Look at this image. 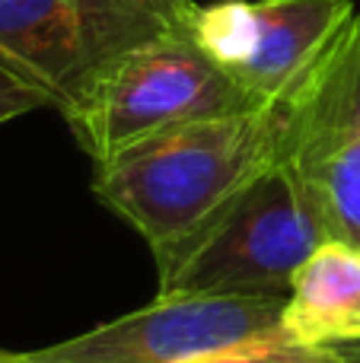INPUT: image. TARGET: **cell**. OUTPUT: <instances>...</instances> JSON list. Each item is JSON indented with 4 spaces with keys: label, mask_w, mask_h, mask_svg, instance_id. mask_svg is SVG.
I'll return each mask as SVG.
<instances>
[{
    "label": "cell",
    "mask_w": 360,
    "mask_h": 363,
    "mask_svg": "<svg viewBox=\"0 0 360 363\" xmlns=\"http://www.w3.org/2000/svg\"><path fill=\"white\" fill-rule=\"evenodd\" d=\"M57 108L77 144L102 166L166 128L246 112L255 102L198 45L195 32H182L102 64Z\"/></svg>",
    "instance_id": "7a4b0ae2"
},
{
    "label": "cell",
    "mask_w": 360,
    "mask_h": 363,
    "mask_svg": "<svg viewBox=\"0 0 360 363\" xmlns=\"http://www.w3.org/2000/svg\"><path fill=\"white\" fill-rule=\"evenodd\" d=\"M281 328L306 345L360 338V245L325 239L300 264Z\"/></svg>",
    "instance_id": "ba28073f"
},
{
    "label": "cell",
    "mask_w": 360,
    "mask_h": 363,
    "mask_svg": "<svg viewBox=\"0 0 360 363\" xmlns=\"http://www.w3.org/2000/svg\"><path fill=\"white\" fill-rule=\"evenodd\" d=\"M42 106H55V96L26 70L0 55V125L19 118L26 112H35Z\"/></svg>",
    "instance_id": "30bf717a"
},
{
    "label": "cell",
    "mask_w": 360,
    "mask_h": 363,
    "mask_svg": "<svg viewBox=\"0 0 360 363\" xmlns=\"http://www.w3.org/2000/svg\"><path fill=\"white\" fill-rule=\"evenodd\" d=\"M354 13L351 0H223L198 6L195 38L265 106L310 74Z\"/></svg>",
    "instance_id": "52a82bcc"
},
{
    "label": "cell",
    "mask_w": 360,
    "mask_h": 363,
    "mask_svg": "<svg viewBox=\"0 0 360 363\" xmlns=\"http://www.w3.org/2000/svg\"><path fill=\"white\" fill-rule=\"evenodd\" d=\"M287 296H157L150 306L13 363H195L281 338Z\"/></svg>",
    "instance_id": "8992f818"
},
{
    "label": "cell",
    "mask_w": 360,
    "mask_h": 363,
    "mask_svg": "<svg viewBox=\"0 0 360 363\" xmlns=\"http://www.w3.org/2000/svg\"><path fill=\"white\" fill-rule=\"evenodd\" d=\"M0 363H13V354L10 351H0Z\"/></svg>",
    "instance_id": "8fae6325"
},
{
    "label": "cell",
    "mask_w": 360,
    "mask_h": 363,
    "mask_svg": "<svg viewBox=\"0 0 360 363\" xmlns=\"http://www.w3.org/2000/svg\"><path fill=\"white\" fill-rule=\"evenodd\" d=\"M287 96L246 112L166 128L96 166L93 191L147 239L153 255L204 233L261 172L281 163Z\"/></svg>",
    "instance_id": "6da1fadb"
},
{
    "label": "cell",
    "mask_w": 360,
    "mask_h": 363,
    "mask_svg": "<svg viewBox=\"0 0 360 363\" xmlns=\"http://www.w3.org/2000/svg\"><path fill=\"white\" fill-rule=\"evenodd\" d=\"M325 239L310 188L274 163L191 242L153 255L157 296H287L297 268Z\"/></svg>",
    "instance_id": "3957f363"
},
{
    "label": "cell",
    "mask_w": 360,
    "mask_h": 363,
    "mask_svg": "<svg viewBox=\"0 0 360 363\" xmlns=\"http://www.w3.org/2000/svg\"><path fill=\"white\" fill-rule=\"evenodd\" d=\"M195 363H360V338L306 345V341H291L287 335H281V338L255 341V345L223 351Z\"/></svg>",
    "instance_id": "9c48e42d"
},
{
    "label": "cell",
    "mask_w": 360,
    "mask_h": 363,
    "mask_svg": "<svg viewBox=\"0 0 360 363\" xmlns=\"http://www.w3.org/2000/svg\"><path fill=\"white\" fill-rule=\"evenodd\" d=\"M195 13L191 0H0V55L35 77L57 108L102 64L195 32Z\"/></svg>",
    "instance_id": "277c9868"
},
{
    "label": "cell",
    "mask_w": 360,
    "mask_h": 363,
    "mask_svg": "<svg viewBox=\"0 0 360 363\" xmlns=\"http://www.w3.org/2000/svg\"><path fill=\"white\" fill-rule=\"evenodd\" d=\"M287 163L316 198L329 239L360 245V16L287 93Z\"/></svg>",
    "instance_id": "5b68a950"
}]
</instances>
